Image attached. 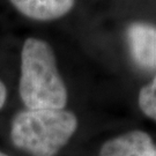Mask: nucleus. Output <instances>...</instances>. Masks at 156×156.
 Returning a JSON list of instances; mask_svg holds the SVG:
<instances>
[{"label": "nucleus", "mask_w": 156, "mask_h": 156, "mask_svg": "<svg viewBox=\"0 0 156 156\" xmlns=\"http://www.w3.org/2000/svg\"><path fill=\"white\" fill-rule=\"evenodd\" d=\"M19 89L28 110H62L66 105V87L53 51L41 39L28 38L23 44Z\"/></svg>", "instance_id": "nucleus-1"}, {"label": "nucleus", "mask_w": 156, "mask_h": 156, "mask_svg": "<svg viewBox=\"0 0 156 156\" xmlns=\"http://www.w3.org/2000/svg\"><path fill=\"white\" fill-rule=\"evenodd\" d=\"M78 127L76 117L65 110H24L13 118L11 139L31 156H55Z\"/></svg>", "instance_id": "nucleus-2"}, {"label": "nucleus", "mask_w": 156, "mask_h": 156, "mask_svg": "<svg viewBox=\"0 0 156 156\" xmlns=\"http://www.w3.org/2000/svg\"><path fill=\"white\" fill-rule=\"evenodd\" d=\"M100 156H156V146L142 131H132L106 141Z\"/></svg>", "instance_id": "nucleus-3"}, {"label": "nucleus", "mask_w": 156, "mask_h": 156, "mask_svg": "<svg viewBox=\"0 0 156 156\" xmlns=\"http://www.w3.org/2000/svg\"><path fill=\"white\" fill-rule=\"evenodd\" d=\"M129 48L135 62L147 69L156 68V28L135 23L127 31Z\"/></svg>", "instance_id": "nucleus-4"}, {"label": "nucleus", "mask_w": 156, "mask_h": 156, "mask_svg": "<svg viewBox=\"0 0 156 156\" xmlns=\"http://www.w3.org/2000/svg\"><path fill=\"white\" fill-rule=\"evenodd\" d=\"M17 11L35 20H52L65 15L74 0H11Z\"/></svg>", "instance_id": "nucleus-5"}, {"label": "nucleus", "mask_w": 156, "mask_h": 156, "mask_svg": "<svg viewBox=\"0 0 156 156\" xmlns=\"http://www.w3.org/2000/svg\"><path fill=\"white\" fill-rule=\"evenodd\" d=\"M139 105L145 115L156 122V76L144 87L139 95Z\"/></svg>", "instance_id": "nucleus-6"}, {"label": "nucleus", "mask_w": 156, "mask_h": 156, "mask_svg": "<svg viewBox=\"0 0 156 156\" xmlns=\"http://www.w3.org/2000/svg\"><path fill=\"white\" fill-rule=\"evenodd\" d=\"M6 98H7V89H6V86L4 84V82L0 80V110L5 105Z\"/></svg>", "instance_id": "nucleus-7"}, {"label": "nucleus", "mask_w": 156, "mask_h": 156, "mask_svg": "<svg viewBox=\"0 0 156 156\" xmlns=\"http://www.w3.org/2000/svg\"><path fill=\"white\" fill-rule=\"evenodd\" d=\"M0 156H8V155L5 154V153H1V151H0Z\"/></svg>", "instance_id": "nucleus-8"}]
</instances>
